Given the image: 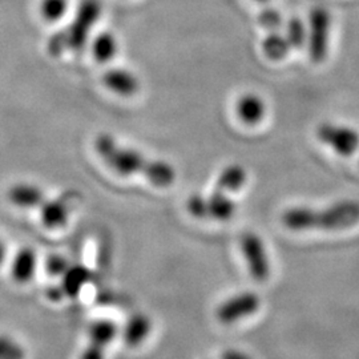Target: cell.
Instances as JSON below:
<instances>
[{
    "label": "cell",
    "instance_id": "6da1fadb",
    "mask_svg": "<svg viewBox=\"0 0 359 359\" xmlns=\"http://www.w3.org/2000/svg\"><path fill=\"white\" fill-rule=\"evenodd\" d=\"M95 149L104 163L124 177L142 175L157 188H169L176 181V169L164 160H154L142 152L123 147L111 135H100L95 140Z\"/></svg>",
    "mask_w": 359,
    "mask_h": 359
},
{
    "label": "cell",
    "instance_id": "7a4b0ae2",
    "mask_svg": "<svg viewBox=\"0 0 359 359\" xmlns=\"http://www.w3.org/2000/svg\"><path fill=\"white\" fill-rule=\"evenodd\" d=\"M359 222V203L354 200L338 201L323 210L297 206L283 215V224L293 231H344Z\"/></svg>",
    "mask_w": 359,
    "mask_h": 359
},
{
    "label": "cell",
    "instance_id": "3957f363",
    "mask_svg": "<svg viewBox=\"0 0 359 359\" xmlns=\"http://www.w3.org/2000/svg\"><path fill=\"white\" fill-rule=\"evenodd\" d=\"M102 15V3L99 0H81L74 20L65 29L56 32L47 44L52 56L65 52H77L84 48L90 39V31Z\"/></svg>",
    "mask_w": 359,
    "mask_h": 359
},
{
    "label": "cell",
    "instance_id": "277c9868",
    "mask_svg": "<svg viewBox=\"0 0 359 359\" xmlns=\"http://www.w3.org/2000/svg\"><path fill=\"white\" fill-rule=\"evenodd\" d=\"M332 16L323 7H316L309 16V53L314 63H322L329 52Z\"/></svg>",
    "mask_w": 359,
    "mask_h": 359
},
{
    "label": "cell",
    "instance_id": "5b68a950",
    "mask_svg": "<svg viewBox=\"0 0 359 359\" xmlns=\"http://www.w3.org/2000/svg\"><path fill=\"white\" fill-rule=\"evenodd\" d=\"M240 248L250 277L258 283H265L270 277V259L261 237L256 233L246 231L240 240Z\"/></svg>",
    "mask_w": 359,
    "mask_h": 359
},
{
    "label": "cell",
    "instance_id": "8992f818",
    "mask_svg": "<svg viewBox=\"0 0 359 359\" xmlns=\"http://www.w3.org/2000/svg\"><path fill=\"white\" fill-rule=\"evenodd\" d=\"M261 308V298L253 292L229 297L216 309V318L222 325H231L252 317Z\"/></svg>",
    "mask_w": 359,
    "mask_h": 359
},
{
    "label": "cell",
    "instance_id": "52a82bcc",
    "mask_svg": "<svg viewBox=\"0 0 359 359\" xmlns=\"http://www.w3.org/2000/svg\"><path fill=\"white\" fill-rule=\"evenodd\" d=\"M318 137L322 142L344 157L353 156L359 148L358 130L346 126L326 123L318 128Z\"/></svg>",
    "mask_w": 359,
    "mask_h": 359
},
{
    "label": "cell",
    "instance_id": "ba28073f",
    "mask_svg": "<svg viewBox=\"0 0 359 359\" xmlns=\"http://www.w3.org/2000/svg\"><path fill=\"white\" fill-rule=\"evenodd\" d=\"M104 86L116 95L130 97L140 90V80L126 68H112L103 76Z\"/></svg>",
    "mask_w": 359,
    "mask_h": 359
},
{
    "label": "cell",
    "instance_id": "9c48e42d",
    "mask_svg": "<svg viewBox=\"0 0 359 359\" xmlns=\"http://www.w3.org/2000/svg\"><path fill=\"white\" fill-rule=\"evenodd\" d=\"M8 200L13 205L20 209H39L47 200L44 191L29 182L15 184L8 191Z\"/></svg>",
    "mask_w": 359,
    "mask_h": 359
},
{
    "label": "cell",
    "instance_id": "30bf717a",
    "mask_svg": "<svg viewBox=\"0 0 359 359\" xmlns=\"http://www.w3.org/2000/svg\"><path fill=\"white\" fill-rule=\"evenodd\" d=\"M152 329L154 323L151 317L144 313H136L126 323L121 337L127 346L137 347L144 341H147V338L152 333Z\"/></svg>",
    "mask_w": 359,
    "mask_h": 359
},
{
    "label": "cell",
    "instance_id": "8fae6325",
    "mask_svg": "<svg viewBox=\"0 0 359 359\" xmlns=\"http://www.w3.org/2000/svg\"><path fill=\"white\" fill-rule=\"evenodd\" d=\"M38 268V256L32 248H22L13 259L11 274L13 281L16 283H31L36 274Z\"/></svg>",
    "mask_w": 359,
    "mask_h": 359
},
{
    "label": "cell",
    "instance_id": "7c38bea8",
    "mask_svg": "<svg viewBox=\"0 0 359 359\" xmlns=\"http://www.w3.org/2000/svg\"><path fill=\"white\" fill-rule=\"evenodd\" d=\"M236 112L245 124L257 126L265 117L266 107L258 95L246 93L236 104Z\"/></svg>",
    "mask_w": 359,
    "mask_h": 359
},
{
    "label": "cell",
    "instance_id": "4fadbf2b",
    "mask_svg": "<svg viewBox=\"0 0 359 359\" xmlns=\"http://www.w3.org/2000/svg\"><path fill=\"white\" fill-rule=\"evenodd\" d=\"M39 210L43 226L50 231L65 228L69 219V209L62 200H46Z\"/></svg>",
    "mask_w": 359,
    "mask_h": 359
},
{
    "label": "cell",
    "instance_id": "5bb4252c",
    "mask_svg": "<svg viewBox=\"0 0 359 359\" xmlns=\"http://www.w3.org/2000/svg\"><path fill=\"white\" fill-rule=\"evenodd\" d=\"M206 201H208V218L215 221H219V222L229 221L237 210V205L231 197H228L226 193L221 192L217 189L206 197Z\"/></svg>",
    "mask_w": 359,
    "mask_h": 359
},
{
    "label": "cell",
    "instance_id": "9a60e30c",
    "mask_svg": "<svg viewBox=\"0 0 359 359\" xmlns=\"http://www.w3.org/2000/svg\"><path fill=\"white\" fill-rule=\"evenodd\" d=\"M248 180L246 170L238 164L224 168L216 181V189L224 193H236L244 188Z\"/></svg>",
    "mask_w": 359,
    "mask_h": 359
},
{
    "label": "cell",
    "instance_id": "2e32d148",
    "mask_svg": "<svg viewBox=\"0 0 359 359\" xmlns=\"http://www.w3.org/2000/svg\"><path fill=\"white\" fill-rule=\"evenodd\" d=\"M90 280V270L83 265H71L62 276V290L65 295L75 298Z\"/></svg>",
    "mask_w": 359,
    "mask_h": 359
},
{
    "label": "cell",
    "instance_id": "e0dca14e",
    "mask_svg": "<svg viewBox=\"0 0 359 359\" xmlns=\"http://www.w3.org/2000/svg\"><path fill=\"white\" fill-rule=\"evenodd\" d=\"M118 52V41L115 35L111 32H102L93 40L92 44V53L95 59L102 63L107 65L111 60H114Z\"/></svg>",
    "mask_w": 359,
    "mask_h": 359
},
{
    "label": "cell",
    "instance_id": "ac0fdd59",
    "mask_svg": "<svg viewBox=\"0 0 359 359\" xmlns=\"http://www.w3.org/2000/svg\"><path fill=\"white\" fill-rule=\"evenodd\" d=\"M118 335V327L111 320H97L93 321L88 327V341L108 347Z\"/></svg>",
    "mask_w": 359,
    "mask_h": 359
},
{
    "label": "cell",
    "instance_id": "d6986e66",
    "mask_svg": "<svg viewBox=\"0 0 359 359\" xmlns=\"http://www.w3.org/2000/svg\"><path fill=\"white\" fill-rule=\"evenodd\" d=\"M292 50V46L285 35L271 31L262 41V51L270 60H283Z\"/></svg>",
    "mask_w": 359,
    "mask_h": 359
},
{
    "label": "cell",
    "instance_id": "ffe728a7",
    "mask_svg": "<svg viewBox=\"0 0 359 359\" xmlns=\"http://www.w3.org/2000/svg\"><path fill=\"white\" fill-rule=\"evenodd\" d=\"M69 8V0H41L40 13L47 22H57L65 18Z\"/></svg>",
    "mask_w": 359,
    "mask_h": 359
},
{
    "label": "cell",
    "instance_id": "44dd1931",
    "mask_svg": "<svg viewBox=\"0 0 359 359\" xmlns=\"http://www.w3.org/2000/svg\"><path fill=\"white\" fill-rule=\"evenodd\" d=\"M0 359H27L26 348L13 337L0 334Z\"/></svg>",
    "mask_w": 359,
    "mask_h": 359
},
{
    "label": "cell",
    "instance_id": "7402d4cb",
    "mask_svg": "<svg viewBox=\"0 0 359 359\" xmlns=\"http://www.w3.org/2000/svg\"><path fill=\"white\" fill-rule=\"evenodd\" d=\"M285 36L289 40L292 48H301L308 38L306 27L304 25V22L299 18H292L287 22Z\"/></svg>",
    "mask_w": 359,
    "mask_h": 359
},
{
    "label": "cell",
    "instance_id": "603a6c76",
    "mask_svg": "<svg viewBox=\"0 0 359 359\" xmlns=\"http://www.w3.org/2000/svg\"><path fill=\"white\" fill-rule=\"evenodd\" d=\"M187 210L192 217L197 219H206L208 218V201L205 196L200 193L191 194L187 200Z\"/></svg>",
    "mask_w": 359,
    "mask_h": 359
},
{
    "label": "cell",
    "instance_id": "cb8c5ba5",
    "mask_svg": "<svg viewBox=\"0 0 359 359\" xmlns=\"http://www.w3.org/2000/svg\"><path fill=\"white\" fill-rule=\"evenodd\" d=\"M258 22L259 25L271 31H277V28L281 26L283 23V16L278 13L276 8H265L264 11H261L258 16Z\"/></svg>",
    "mask_w": 359,
    "mask_h": 359
},
{
    "label": "cell",
    "instance_id": "d4e9b609",
    "mask_svg": "<svg viewBox=\"0 0 359 359\" xmlns=\"http://www.w3.org/2000/svg\"><path fill=\"white\" fill-rule=\"evenodd\" d=\"M69 266L71 264L62 256L48 257L46 261V271L52 277H62Z\"/></svg>",
    "mask_w": 359,
    "mask_h": 359
},
{
    "label": "cell",
    "instance_id": "484cf974",
    "mask_svg": "<svg viewBox=\"0 0 359 359\" xmlns=\"http://www.w3.org/2000/svg\"><path fill=\"white\" fill-rule=\"evenodd\" d=\"M108 347L97 345L88 341V345L81 351L79 359H105V353Z\"/></svg>",
    "mask_w": 359,
    "mask_h": 359
},
{
    "label": "cell",
    "instance_id": "4316f807",
    "mask_svg": "<svg viewBox=\"0 0 359 359\" xmlns=\"http://www.w3.org/2000/svg\"><path fill=\"white\" fill-rule=\"evenodd\" d=\"M219 359H253L249 354H246L245 351H241L238 348H226Z\"/></svg>",
    "mask_w": 359,
    "mask_h": 359
},
{
    "label": "cell",
    "instance_id": "83f0119b",
    "mask_svg": "<svg viewBox=\"0 0 359 359\" xmlns=\"http://www.w3.org/2000/svg\"><path fill=\"white\" fill-rule=\"evenodd\" d=\"M6 255H7V252H6V245L3 243V240L0 238V266L4 264V261H6Z\"/></svg>",
    "mask_w": 359,
    "mask_h": 359
},
{
    "label": "cell",
    "instance_id": "f1b7e54d",
    "mask_svg": "<svg viewBox=\"0 0 359 359\" xmlns=\"http://www.w3.org/2000/svg\"><path fill=\"white\" fill-rule=\"evenodd\" d=\"M257 1H259V3H266V1H269V0H257Z\"/></svg>",
    "mask_w": 359,
    "mask_h": 359
}]
</instances>
